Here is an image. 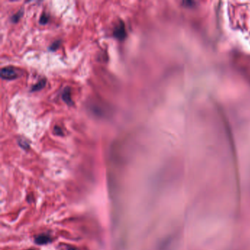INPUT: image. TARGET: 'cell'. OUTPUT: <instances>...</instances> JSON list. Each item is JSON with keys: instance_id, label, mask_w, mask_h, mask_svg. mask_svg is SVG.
Returning a JSON list of instances; mask_svg holds the SVG:
<instances>
[{"instance_id": "obj_9", "label": "cell", "mask_w": 250, "mask_h": 250, "mask_svg": "<svg viewBox=\"0 0 250 250\" xmlns=\"http://www.w3.org/2000/svg\"><path fill=\"white\" fill-rule=\"evenodd\" d=\"M49 21V18H48L47 15L46 13H43L42 16H40V23L41 24H46Z\"/></svg>"}, {"instance_id": "obj_3", "label": "cell", "mask_w": 250, "mask_h": 250, "mask_svg": "<svg viewBox=\"0 0 250 250\" xmlns=\"http://www.w3.org/2000/svg\"><path fill=\"white\" fill-rule=\"evenodd\" d=\"M35 241L39 245H44V244H49V242H51V239L49 235H46V234H42V235H39L35 237Z\"/></svg>"}, {"instance_id": "obj_1", "label": "cell", "mask_w": 250, "mask_h": 250, "mask_svg": "<svg viewBox=\"0 0 250 250\" xmlns=\"http://www.w3.org/2000/svg\"><path fill=\"white\" fill-rule=\"evenodd\" d=\"M1 77L6 80H13L19 76L17 71L12 67H5L1 69Z\"/></svg>"}, {"instance_id": "obj_2", "label": "cell", "mask_w": 250, "mask_h": 250, "mask_svg": "<svg viewBox=\"0 0 250 250\" xmlns=\"http://www.w3.org/2000/svg\"><path fill=\"white\" fill-rule=\"evenodd\" d=\"M114 36L120 40H124L125 37H126V31L124 22L120 21V24L116 26L114 30Z\"/></svg>"}, {"instance_id": "obj_6", "label": "cell", "mask_w": 250, "mask_h": 250, "mask_svg": "<svg viewBox=\"0 0 250 250\" xmlns=\"http://www.w3.org/2000/svg\"><path fill=\"white\" fill-rule=\"evenodd\" d=\"M22 15H23L22 10L18 11L15 14V15L12 16V22H13V23L18 22V21H19V19H20L21 18V16H22Z\"/></svg>"}, {"instance_id": "obj_4", "label": "cell", "mask_w": 250, "mask_h": 250, "mask_svg": "<svg viewBox=\"0 0 250 250\" xmlns=\"http://www.w3.org/2000/svg\"><path fill=\"white\" fill-rule=\"evenodd\" d=\"M62 97L63 101L68 105H72L73 104V101L72 99H71V89L69 87H66V88L64 89L63 92H62Z\"/></svg>"}, {"instance_id": "obj_10", "label": "cell", "mask_w": 250, "mask_h": 250, "mask_svg": "<svg viewBox=\"0 0 250 250\" xmlns=\"http://www.w3.org/2000/svg\"><path fill=\"white\" fill-rule=\"evenodd\" d=\"M60 44V40L54 41V42L53 43L51 44V46H50V49H51V51H54V50H56L59 47Z\"/></svg>"}, {"instance_id": "obj_8", "label": "cell", "mask_w": 250, "mask_h": 250, "mask_svg": "<svg viewBox=\"0 0 250 250\" xmlns=\"http://www.w3.org/2000/svg\"><path fill=\"white\" fill-rule=\"evenodd\" d=\"M54 134L57 136H63V131L61 129V128L59 127V126H54Z\"/></svg>"}, {"instance_id": "obj_12", "label": "cell", "mask_w": 250, "mask_h": 250, "mask_svg": "<svg viewBox=\"0 0 250 250\" xmlns=\"http://www.w3.org/2000/svg\"><path fill=\"white\" fill-rule=\"evenodd\" d=\"M28 250H33V249H28Z\"/></svg>"}, {"instance_id": "obj_7", "label": "cell", "mask_w": 250, "mask_h": 250, "mask_svg": "<svg viewBox=\"0 0 250 250\" xmlns=\"http://www.w3.org/2000/svg\"><path fill=\"white\" fill-rule=\"evenodd\" d=\"M19 145H20L22 148H24V149H28V148H30V144L26 140H19Z\"/></svg>"}, {"instance_id": "obj_11", "label": "cell", "mask_w": 250, "mask_h": 250, "mask_svg": "<svg viewBox=\"0 0 250 250\" xmlns=\"http://www.w3.org/2000/svg\"><path fill=\"white\" fill-rule=\"evenodd\" d=\"M69 250H75V249H69Z\"/></svg>"}, {"instance_id": "obj_5", "label": "cell", "mask_w": 250, "mask_h": 250, "mask_svg": "<svg viewBox=\"0 0 250 250\" xmlns=\"http://www.w3.org/2000/svg\"><path fill=\"white\" fill-rule=\"evenodd\" d=\"M46 81L45 78L40 80V81H39L37 84H35V85H33V87H32V91H38V90H41V89H43L44 87L46 86Z\"/></svg>"}]
</instances>
